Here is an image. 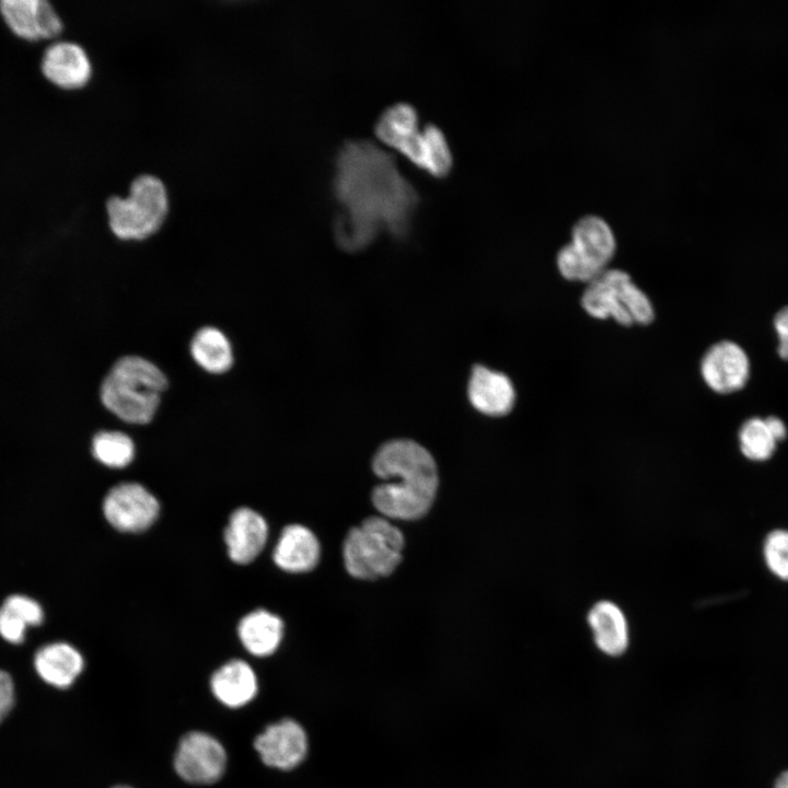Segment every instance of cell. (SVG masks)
Segmentation results:
<instances>
[{
  "label": "cell",
  "instance_id": "20",
  "mask_svg": "<svg viewBox=\"0 0 788 788\" xmlns=\"http://www.w3.org/2000/svg\"><path fill=\"white\" fill-rule=\"evenodd\" d=\"M210 688L221 704L230 708H240L255 698L258 681L247 662L234 659L213 672Z\"/></svg>",
  "mask_w": 788,
  "mask_h": 788
},
{
  "label": "cell",
  "instance_id": "28",
  "mask_svg": "<svg viewBox=\"0 0 788 788\" xmlns=\"http://www.w3.org/2000/svg\"><path fill=\"white\" fill-rule=\"evenodd\" d=\"M27 625L15 614L1 605L0 607V636L14 645L25 639Z\"/></svg>",
  "mask_w": 788,
  "mask_h": 788
},
{
  "label": "cell",
  "instance_id": "18",
  "mask_svg": "<svg viewBox=\"0 0 788 788\" xmlns=\"http://www.w3.org/2000/svg\"><path fill=\"white\" fill-rule=\"evenodd\" d=\"M38 676L57 688L73 684L84 668L82 654L68 642L57 641L40 647L34 656Z\"/></svg>",
  "mask_w": 788,
  "mask_h": 788
},
{
  "label": "cell",
  "instance_id": "12",
  "mask_svg": "<svg viewBox=\"0 0 788 788\" xmlns=\"http://www.w3.org/2000/svg\"><path fill=\"white\" fill-rule=\"evenodd\" d=\"M0 12L10 30L23 39H49L62 31L58 13L45 0H2Z\"/></svg>",
  "mask_w": 788,
  "mask_h": 788
},
{
  "label": "cell",
  "instance_id": "22",
  "mask_svg": "<svg viewBox=\"0 0 788 788\" xmlns=\"http://www.w3.org/2000/svg\"><path fill=\"white\" fill-rule=\"evenodd\" d=\"M189 351L194 361L211 374L225 373L233 364V351L228 337L213 326H205L195 333Z\"/></svg>",
  "mask_w": 788,
  "mask_h": 788
},
{
  "label": "cell",
  "instance_id": "13",
  "mask_svg": "<svg viewBox=\"0 0 788 788\" xmlns=\"http://www.w3.org/2000/svg\"><path fill=\"white\" fill-rule=\"evenodd\" d=\"M396 150L434 177L448 175L453 165V155L447 137L432 123L419 126Z\"/></svg>",
  "mask_w": 788,
  "mask_h": 788
},
{
  "label": "cell",
  "instance_id": "26",
  "mask_svg": "<svg viewBox=\"0 0 788 788\" xmlns=\"http://www.w3.org/2000/svg\"><path fill=\"white\" fill-rule=\"evenodd\" d=\"M764 557L775 576L788 580V530H775L767 535Z\"/></svg>",
  "mask_w": 788,
  "mask_h": 788
},
{
  "label": "cell",
  "instance_id": "3",
  "mask_svg": "<svg viewBox=\"0 0 788 788\" xmlns=\"http://www.w3.org/2000/svg\"><path fill=\"white\" fill-rule=\"evenodd\" d=\"M166 387V376L157 364L130 355L108 370L100 386V399L120 420L146 425L153 419Z\"/></svg>",
  "mask_w": 788,
  "mask_h": 788
},
{
  "label": "cell",
  "instance_id": "30",
  "mask_svg": "<svg viewBox=\"0 0 788 788\" xmlns=\"http://www.w3.org/2000/svg\"><path fill=\"white\" fill-rule=\"evenodd\" d=\"M774 327L779 340L778 354L783 359L788 360V306L783 308L775 315Z\"/></svg>",
  "mask_w": 788,
  "mask_h": 788
},
{
  "label": "cell",
  "instance_id": "19",
  "mask_svg": "<svg viewBox=\"0 0 788 788\" xmlns=\"http://www.w3.org/2000/svg\"><path fill=\"white\" fill-rule=\"evenodd\" d=\"M596 648L605 656H623L629 646V630L622 610L613 602L601 601L588 614Z\"/></svg>",
  "mask_w": 788,
  "mask_h": 788
},
{
  "label": "cell",
  "instance_id": "25",
  "mask_svg": "<svg viewBox=\"0 0 788 788\" xmlns=\"http://www.w3.org/2000/svg\"><path fill=\"white\" fill-rule=\"evenodd\" d=\"M740 449L752 461L768 460L775 449V440L765 419L753 417L745 420L739 431Z\"/></svg>",
  "mask_w": 788,
  "mask_h": 788
},
{
  "label": "cell",
  "instance_id": "2",
  "mask_svg": "<svg viewBox=\"0 0 788 788\" xmlns=\"http://www.w3.org/2000/svg\"><path fill=\"white\" fill-rule=\"evenodd\" d=\"M374 474L387 483L372 490L371 500L383 515L396 520H417L431 508L439 484L430 452L408 439L382 444L372 460Z\"/></svg>",
  "mask_w": 788,
  "mask_h": 788
},
{
  "label": "cell",
  "instance_id": "16",
  "mask_svg": "<svg viewBox=\"0 0 788 788\" xmlns=\"http://www.w3.org/2000/svg\"><path fill=\"white\" fill-rule=\"evenodd\" d=\"M267 537V522L258 512L247 507L233 511L224 530L229 557L241 565L248 564L258 556Z\"/></svg>",
  "mask_w": 788,
  "mask_h": 788
},
{
  "label": "cell",
  "instance_id": "24",
  "mask_svg": "<svg viewBox=\"0 0 788 788\" xmlns=\"http://www.w3.org/2000/svg\"><path fill=\"white\" fill-rule=\"evenodd\" d=\"M93 456L103 465L121 468L131 463L135 444L131 438L121 431H100L91 444Z\"/></svg>",
  "mask_w": 788,
  "mask_h": 788
},
{
  "label": "cell",
  "instance_id": "10",
  "mask_svg": "<svg viewBox=\"0 0 788 788\" xmlns=\"http://www.w3.org/2000/svg\"><path fill=\"white\" fill-rule=\"evenodd\" d=\"M157 498L138 483H121L108 490L103 512L108 523L121 532L147 530L158 518Z\"/></svg>",
  "mask_w": 788,
  "mask_h": 788
},
{
  "label": "cell",
  "instance_id": "8",
  "mask_svg": "<svg viewBox=\"0 0 788 788\" xmlns=\"http://www.w3.org/2000/svg\"><path fill=\"white\" fill-rule=\"evenodd\" d=\"M227 762V752L216 738L202 731H190L178 743L174 768L187 783L209 785L222 777Z\"/></svg>",
  "mask_w": 788,
  "mask_h": 788
},
{
  "label": "cell",
  "instance_id": "11",
  "mask_svg": "<svg viewBox=\"0 0 788 788\" xmlns=\"http://www.w3.org/2000/svg\"><path fill=\"white\" fill-rule=\"evenodd\" d=\"M749 358L735 343L722 340L714 344L703 356L700 372L706 384L715 392L728 394L742 389L749 378Z\"/></svg>",
  "mask_w": 788,
  "mask_h": 788
},
{
  "label": "cell",
  "instance_id": "5",
  "mask_svg": "<svg viewBox=\"0 0 788 788\" xmlns=\"http://www.w3.org/2000/svg\"><path fill=\"white\" fill-rule=\"evenodd\" d=\"M108 225L123 241H141L154 234L169 212L167 190L158 176L142 174L130 184L126 197L112 196L106 201Z\"/></svg>",
  "mask_w": 788,
  "mask_h": 788
},
{
  "label": "cell",
  "instance_id": "15",
  "mask_svg": "<svg viewBox=\"0 0 788 788\" xmlns=\"http://www.w3.org/2000/svg\"><path fill=\"white\" fill-rule=\"evenodd\" d=\"M42 71L53 84L67 90L83 88L92 76L88 53L79 44L58 42L49 46L42 60Z\"/></svg>",
  "mask_w": 788,
  "mask_h": 788
},
{
  "label": "cell",
  "instance_id": "32",
  "mask_svg": "<svg viewBox=\"0 0 788 788\" xmlns=\"http://www.w3.org/2000/svg\"><path fill=\"white\" fill-rule=\"evenodd\" d=\"M775 788H788V770L779 776L776 781Z\"/></svg>",
  "mask_w": 788,
  "mask_h": 788
},
{
  "label": "cell",
  "instance_id": "31",
  "mask_svg": "<svg viewBox=\"0 0 788 788\" xmlns=\"http://www.w3.org/2000/svg\"><path fill=\"white\" fill-rule=\"evenodd\" d=\"M765 420L777 442L786 438L787 429L781 419L775 416H768Z\"/></svg>",
  "mask_w": 788,
  "mask_h": 788
},
{
  "label": "cell",
  "instance_id": "14",
  "mask_svg": "<svg viewBox=\"0 0 788 788\" xmlns=\"http://www.w3.org/2000/svg\"><path fill=\"white\" fill-rule=\"evenodd\" d=\"M467 397L477 412L490 417H501L512 410L515 390L505 373L477 364L470 375Z\"/></svg>",
  "mask_w": 788,
  "mask_h": 788
},
{
  "label": "cell",
  "instance_id": "9",
  "mask_svg": "<svg viewBox=\"0 0 788 788\" xmlns=\"http://www.w3.org/2000/svg\"><path fill=\"white\" fill-rule=\"evenodd\" d=\"M254 749L266 766L288 772L306 760L310 738L302 723L286 717L268 725L255 738Z\"/></svg>",
  "mask_w": 788,
  "mask_h": 788
},
{
  "label": "cell",
  "instance_id": "7",
  "mask_svg": "<svg viewBox=\"0 0 788 788\" xmlns=\"http://www.w3.org/2000/svg\"><path fill=\"white\" fill-rule=\"evenodd\" d=\"M614 252L615 239L609 224L589 216L573 227L572 240L558 252L556 263L564 278L588 283L606 270Z\"/></svg>",
  "mask_w": 788,
  "mask_h": 788
},
{
  "label": "cell",
  "instance_id": "17",
  "mask_svg": "<svg viewBox=\"0 0 788 788\" xmlns=\"http://www.w3.org/2000/svg\"><path fill=\"white\" fill-rule=\"evenodd\" d=\"M320 554V543L314 533L301 524H290L282 530L273 558L280 569L300 573L312 570L318 563Z\"/></svg>",
  "mask_w": 788,
  "mask_h": 788
},
{
  "label": "cell",
  "instance_id": "21",
  "mask_svg": "<svg viewBox=\"0 0 788 788\" xmlns=\"http://www.w3.org/2000/svg\"><path fill=\"white\" fill-rule=\"evenodd\" d=\"M237 634L242 645L251 654L268 657L280 646L283 623L280 617L266 610H256L240 621Z\"/></svg>",
  "mask_w": 788,
  "mask_h": 788
},
{
  "label": "cell",
  "instance_id": "29",
  "mask_svg": "<svg viewBox=\"0 0 788 788\" xmlns=\"http://www.w3.org/2000/svg\"><path fill=\"white\" fill-rule=\"evenodd\" d=\"M14 700L13 680L8 672L0 670V722L11 711Z\"/></svg>",
  "mask_w": 788,
  "mask_h": 788
},
{
  "label": "cell",
  "instance_id": "33",
  "mask_svg": "<svg viewBox=\"0 0 788 788\" xmlns=\"http://www.w3.org/2000/svg\"><path fill=\"white\" fill-rule=\"evenodd\" d=\"M113 788H131V787L126 786V785H118V786H114Z\"/></svg>",
  "mask_w": 788,
  "mask_h": 788
},
{
  "label": "cell",
  "instance_id": "1",
  "mask_svg": "<svg viewBox=\"0 0 788 788\" xmlns=\"http://www.w3.org/2000/svg\"><path fill=\"white\" fill-rule=\"evenodd\" d=\"M333 193L340 206L334 235L347 252L364 248L381 230L405 237L419 204L418 192L394 158L363 139L348 140L338 150Z\"/></svg>",
  "mask_w": 788,
  "mask_h": 788
},
{
  "label": "cell",
  "instance_id": "27",
  "mask_svg": "<svg viewBox=\"0 0 788 788\" xmlns=\"http://www.w3.org/2000/svg\"><path fill=\"white\" fill-rule=\"evenodd\" d=\"M2 606L15 614L27 626H37L44 621V611L40 604L26 595H9Z\"/></svg>",
  "mask_w": 788,
  "mask_h": 788
},
{
  "label": "cell",
  "instance_id": "6",
  "mask_svg": "<svg viewBox=\"0 0 788 788\" xmlns=\"http://www.w3.org/2000/svg\"><path fill=\"white\" fill-rule=\"evenodd\" d=\"M581 305L595 318L611 317L624 326L647 325L654 318L648 296L621 269H606L588 282Z\"/></svg>",
  "mask_w": 788,
  "mask_h": 788
},
{
  "label": "cell",
  "instance_id": "23",
  "mask_svg": "<svg viewBox=\"0 0 788 788\" xmlns=\"http://www.w3.org/2000/svg\"><path fill=\"white\" fill-rule=\"evenodd\" d=\"M416 108L404 102L395 103L385 108L375 123L376 137L393 149L419 127Z\"/></svg>",
  "mask_w": 788,
  "mask_h": 788
},
{
  "label": "cell",
  "instance_id": "4",
  "mask_svg": "<svg viewBox=\"0 0 788 788\" xmlns=\"http://www.w3.org/2000/svg\"><path fill=\"white\" fill-rule=\"evenodd\" d=\"M403 533L384 517H370L352 528L343 545L345 568L361 580L391 575L402 560Z\"/></svg>",
  "mask_w": 788,
  "mask_h": 788
}]
</instances>
